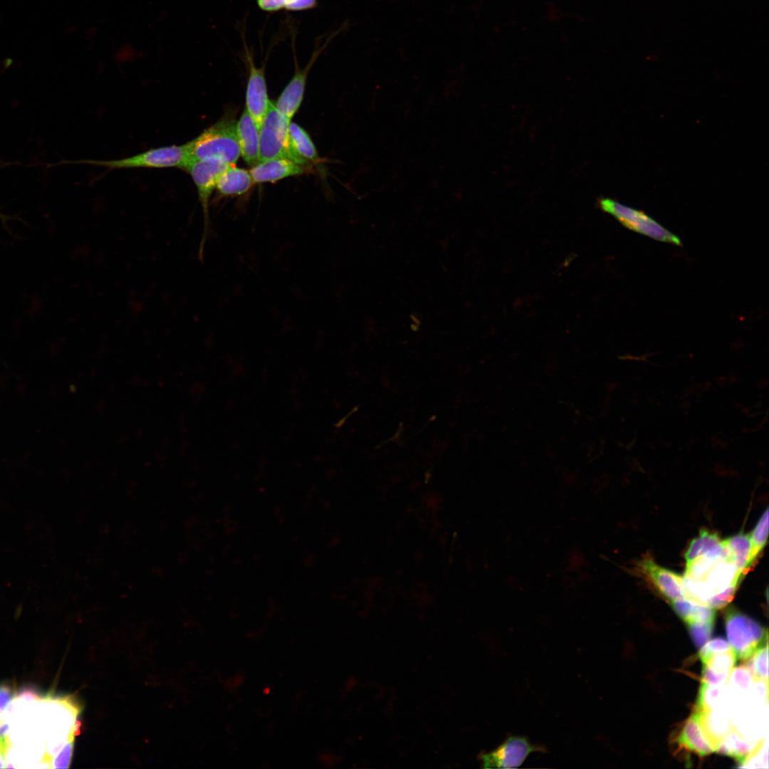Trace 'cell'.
<instances>
[{
  "label": "cell",
  "mask_w": 769,
  "mask_h": 769,
  "mask_svg": "<svg viewBox=\"0 0 769 769\" xmlns=\"http://www.w3.org/2000/svg\"><path fill=\"white\" fill-rule=\"evenodd\" d=\"M192 160V142L183 145L152 148L141 153L117 159H83L73 163L100 166L111 169L177 167L184 170Z\"/></svg>",
  "instance_id": "cell-1"
},
{
  "label": "cell",
  "mask_w": 769,
  "mask_h": 769,
  "mask_svg": "<svg viewBox=\"0 0 769 769\" xmlns=\"http://www.w3.org/2000/svg\"><path fill=\"white\" fill-rule=\"evenodd\" d=\"M191 142L192 160L218 159L235 165L241 155L236 123L228 117L219 120Z\"/></svg>",
  "instance_id": "cell-2"
},
{
  "label": "cell",
  "mask_w": 769,
  "mask_h": 769,
  "mask_svg": "<svg viewBox=\"0 0 769 769\" xmlns=\"http://www.w3.org/2000/svg\"><path fill=\"white\" fill-rule=\"evenodd\" d=\"M288 120L270 100L268 109L259 130L258 162L272 158L293 160L308 167L310 162L294 150L289 137Z\"/></svg>",
  "instance_id": "cell-3"
},
{
  "label": "cell",
  "mask_w": 769,
  "mask_h": 769,
  "mask_svg": "<svg viewBox=\"0 0 769 769\" xmlns=\"http://www.w3.org/2000/svg\"><path fill=\"white\" fill-rule=\"evenodd\" d=\"M725 627L729 644L737 660L746 661L768 644V632L758 622L735 609H728Z\"/></svg>",
  "instance_id": "cell-4"
},
{
  "label": "cell",
  "mask_w": 769,
  "mask_h": 769,
  "mask_svg": "<svg viewBox=\"0 0 769 769\" xmlns=\"http://www.w3.org/2000/svg\"><path fill=\"white\" fill-rule=\"evenodd\" d=\"M231 164L218 159L192 160L184 169L196 186L204 216L203 232L199 243V258L204 256L210 232L209 202L221 174Z\"/></svg>",
  "instance_id": "cell-5"
},
{
  "label": "cell",
  "mask_w": 769,
  "mask_h": 769,
  "mask_svg": "<svg viewBox=\"0 0 769 769\" xmlns=\"http://www.w3.org/2000/svg\"><path fill=\"white\" fill-rule=\"evenodd\" d=\"M600 208L615 217L627 228L659 241L681 245L674 235L642 211L627 206L611 199L599 201Z\"/></svg>",
  "instance_id": "cell-6"
},
{
  "label": "cell",
  "mask_w": 769,
  "mask_h": 769,
  "mask_svg": "<svg viewBox=\"0 0 769 769\" xmlns=\"http://www.w3.org/2000/svg\"><path fill=\"white\" fill-rule=\"evenodd\" d=\"M546 749L531 743L525 737L509 736L493 750L481 756L484 768H516L534 752H545Z\"/></svg>",
  "instance_id": "cell-7"
},
{
  "label": "cell",
  "mask_w": 769,
  "mask_h": 769,
  "mask_svg": "<svg viewBox=\"0 0 769 769\" xmlns=\"http://www.w3.org/2000/svg\"><path fill=\"white\" fill-rule=\"evenodd\" d=\"M294 40V38H293L292 46L294 53L295 71L293 76L280 95L276 104H275L278 112L289 121L291 120L302 103L308 73L327 44V43H325V44L320 46L318 44V46L315 47L308 64L303 68L300 69L298 66L295 55Z\"/></svg>",
  "instance_id": "cell-8"
},
{
  "label": "cell",
  "mask_w": 769,
  "mask_h": 769,
  "mask_svg": "<svg viewBox=\"0 0 769 769\" xmlns=\"http://www.w3.org/2000/svg\"><path fill=\"white\" fill-rule=\"evenodd\" d=\"M245 57L249 64V75L246 94V110L260 130L268 109L269 102L265 77L264 66L256 67L253 56L244 40Z\"/></svg>",
  "instance_id": "cell-9"
},
{
  "label": "cell",
  "mask_w": 769,
  "mask_h": 769,
  "mask_svg": "<svg viewBox=\"0 0 769 769\" xmlns=\"http://www.w3.org/2000/svg\"><path fill=\"white\" fill-rule=\"evenodd\" d=\"M641 567L654 586L670 602L686 597L683 577L657 565L651 558L644 559Z\"/></svg>",
  "instance_id": "cell-10"
},
{
  "label": "cell",
  "mask_w": 769,
  "mask_h": 769,
  "mask_svg": "<svg viewBox=\"0 0 769 769\" xmlns=\"http://www.w3.org/2000/svg\"><path fill=\"white\" fill-rule=\"evenodd\" d=\"M307 167L293 160L272 158L259 162L249 171L254 183L275 182L282 179L305 173Z\"/></svg>",
  "instance_id": "cell-11"
},
{
  "label": "cell",
  "mask_w": 769,
  "mask_h": 769,
  "mask_svg": "<svg viewBox=\"0 0 769 769\" xmlns=\"http://www.w3.org/2000/svg\"><path fill=\"white\" fill-rule=\"evenodd\" d=\"M236 132L241 155L253 166L258 162L259 129L246 109L236 123Z\"/></svg>",
  "instance_id": "cell-12"
},
{
  "label": "cell",
  "mask_w": 769,
  "mask_h": 769,
  "mask_svg": "<svg viewBox=\"0 0 769 769\" xmlns=\"http://www.w3.org/2000/svg\"><path fill=\"white\" fill-rule=\"evenodd\" d=\"M677 742L681 746L701 757L715 751V747L703 730L699 714L696 711L684 723Z\"/></svg>",
  "instance_id": "cell-13"
},
{
  "label": "cell",
  "mask_w": 769,
  "mask_h": 769,
  "mask_svg": "<svg viewBox=\"0 0 769 769\" xmlns=\"http://www.w3.org/2000/svg\"><path fill=\"white\" fill-rule=\"evenodd\" d=\"M253 184L249 171L230 165L221 174L216 189L222 197L240 196L246 193Z\"/></svg>",
  "instance_id": "cell-14"
},
{
  "label": "cell",
  "mask_w": 769,
  "mask_h": 769,
  "mask_svg": "<svg viewBox=\"0 0 769 769\" xmlns=\"http://www.w3.org/2000/svg\"><path fill=\"white\" fill-rule=\"evenodd\" d=\"M761 743H752L731 730L718 744L715 751L733 758L739 764L750 760L759 750Z\"/></svg>",
  "instance_id": "cell-15"
},
{
  "label": "cell",
  "mask_w": 769,
  "mask_h": 769,
  "mask_svg": "<svg viewBox=\"0 0 769 769\" xmlns=\"http://www.w3.org/2000/svg\"><path fill=\"white\" fill-rule=\"evenodd\" d=\"M744 576L730 560L716 564L706 575L703 581L713 597L733 584H739Z\"/></svg>",
  "instance_id": "cell-16"
},
{
  "label": "cell",
  "mask_w": 769,
  "mask_h": 769,
  "mask_svg": "<svg viewBox=\"0 0 769 769\" xmlns=\"http://www.w3.org/2000/svg\"><path fill=\"white\" fill-rule=\"evenodd\" d=\"M723 542L728 550L730 560L744 575L755 562L750 535L741 533Z\"/></svg>",
  "instance_id": "cell-17"
},
{
  "label": "cell",
  "mask_w": 769,
  "mask_h": 769,
  "mask_svg": "<svg viewBox=\"0 0 769 769\" xmlns=\"http://www.w3.org/2000/svg\"><path fill=\"white\" fill-rule=\"evenodd\" d=\"M673 610L686 624L691 622H714L715 610L686 598L671 601Z\"/></svg>",
  "instance_id": "cell-18"
},
{
  "label": "cell",
  "mask_w": 769,
  "mask_h": 769,
  "mask_svg": "<svg viewBox=\"0 0 769 769\" xmlns=\"http://www.w3.org/2000/svg\"><path fill=\"white\" fill-rule=\"evenodd\" d=\"M288 132L291 145L301 158L309 162L318 160L316 148L309 135L303 128L291 122Z\"/></svg>",
  "instance_id": "cell-19"
},
{
  "label": "cell",
  "mask_w": 769,
  "mask_h": 769,
  "mask_svg": "<svg viewBox=\"0 0 769 769\" xmlns=\"http://www.w3.org/2000/svg\"><path fill=\"white\" fill-rule=\"evenodd\" d=\"M721 542L719 536L708 530H701L697 537L694 538L686 550L684 558L689 564L696 558L710 552Z\"/></svg>",
  "instance_id": "cell-20"
},
{
  "label": "cell",
  "mask_w": 769,
  "mask_h": 769,
  "mask_svg": "<svg viewBox=\"0 0 769 769\" xmlns=\"http://www.w3.org/2000/svg\"><path fill=\"white\" fill-rule=\"evenodd\" d=\"M260 9L268 13H274L283 9L291 11H301L315 9L318 6V0H256Z\"/></svg>",
  "instance_id": "cell-21"
},
{
  "label": "cell",
  "mask_w": 769,
  "mask_h": 769,
  "mask_svg": "<svg viewBox=\"0 0 769 769\" xmlns=\"http://www.w3.org/2000/svg\"><path fill=\"white\" fill-rule=\"evenodd\" d=\"M768 644L758 649L746 662V667L751 674L753 680L768 683Z\"/></svg>",
  "instance_id": "cell-22"
},
{
  "label": "cell",
  "mask_w": 769,
  "mask_h": 769,
  "mask_svg": "<svg viewBox=\"0 0 769 769\" xmlns=\"http://www.w3.org/2000/svg\"><path fill=\"white\" fill-rule=\"evenodd\" d=\"M768 508H767L750 535L752 543L753 557L755 560L765 547L768 540Z\"/></svg>",
  "instance_id": "cell-23"
},
{
  "label": "cell",
  "mask_w": 769,
  "mask_h": 769,
  "mask_svg": "<svg viewBox=\"0 0 769 769\" xmlns=\"http://www.w3.org/2000/svg\"><path fill=\"white\" fill-rule=\"evenodd\" d=\"M713 622H691L686 623L689 635L694 644L701 648L710 639Z\"/></svg>",
  "instance_id": "cell-24"
},
{
  "label": "cell",
  "mask_w": 769,
  "mask_h": 769,
  "mask_svg": "<svg viewBox=\"0 0 769 769\" xmlns=\"http://www.w3.org/2000/svg\"><path fill=\"white\" fill-rule=\"evenodd\" d=\"M731 647L723 638L717 637L712 640H708L699 651V657L701 661H703L708 656L721 652H725L731 649Z\"/></svg>",
  "instance_id": "cell-25"
},
{
  "label": "cell",
  "mask_w": 769,
  "mask_h": 769,
  "mask_svg": "<svg viewBox=\"0 0 769 769\" xmlns=\"http://www.w3.org/2000/svg\"><path fill=\"white\" fill-rule=\"evenodd\" d=\"M739 584H733L725 590L714 595L708 602V606L714 610L721 609L733 600Z\"/></svg>",
  "instance_id": "cell-26"
},
{
  "label": "cell",
  "mask_w": 769,
  "mask_h": 769,
  "mask_svg": "<svg viewBox=\"0 0 769 769\" xmlns=\"http://www.w3.org/2000/svg\"><path fill=\"white\" fill-rule=\"evenodd\" d=\"M11 689L5 684L0 685V715H1L12 698Z\"/></svg>",
  "instance_id": "cell-27"
}]
</instances>
